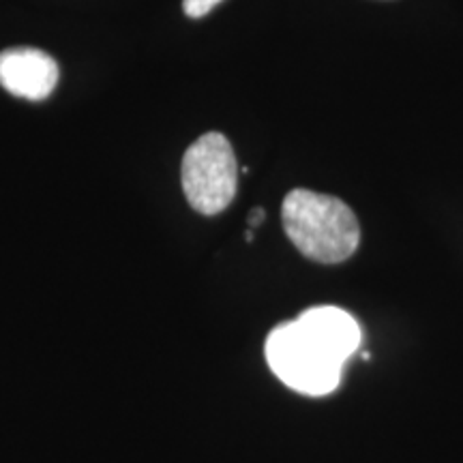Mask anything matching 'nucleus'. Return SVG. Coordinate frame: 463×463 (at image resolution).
I'll return each mask as SVG.
<instances>
[{"mask_svg":"<svg viewBox=\"0 0 463 463\" xmlns=\"http://www.w3.org/2000/svg\"><path fill=\"white\" fill-rule=\"evenodd\" d=\"M361 345V326L333 305L311 307L266 337V361L289 389L309 397L333 392L344 364Z\"/></svg>","mask_w":463,"mask_h":463,"instance_id":"f257e3e1","label":"nucleus"},{"mask_svg":"<svg viewBox=\"0 0 463 463\" xmlns=\"http://www.w3.org/2000/svg\"><path fill=\"white\" fill-rule=\"evenodd\" d=\"M281 222L292 245L314 262H345L361 245L356 215L333 195L309 189L289 191L281 206Z\"/></svg>","mask_w":463,"mask_h":463,"instance_id":"f03ea898","label":"nucleus"},{"mask_svg":"<svg viewBox=\"0 0 463 463\" xmlns=\"http://www.w3.org/2000/svg\"><path fill=\"white\" fill-rule=\"evenodd\" d=\"M181 183L191 208L200 215H219L232 204L239 184V165L223 133H204L191 144L181 164Z\"/></svg>","mask_w":463,"mask_h":463,"instance_id":"7ed1b4c3","label":"nucleus"},{"mask_svg":"<svg viewBox=\"0 0 463 463\" xmlns=\"http://www.w3.org/2000/svg\"><path fill=\"white\" fill-rule=\"evenodd\" d=\"M58 84V65L37 48H9L0 52V86L28 101H43Z\"/></svg>","mask_w":463,"mask_h":463,"instance_id":"20e7f679","label":"nucleus"},{"mask_svg":"<svg viewBox=\"0 0 463 463\" xmlns=\"http://www.w3.org/2000/svg\"><path fill=\"white\" fill-rule=\"evenodd\" d=\"M219 3H223V0H183V9L189 17H202L211 9H215Z\"/></svg>","mask_w":463,"mask_h":463,"instance_id":"39448f33","label":"nucleus"},{"mask_svg":"<svg viewBox=\"0 0 463 463\" xmlns=\"http://www.w3.org/2000/svg\"><path fill=\"white\" fill-rule=\"evenodd\" d=\"M262 222H264V208H253V211L249 213V228L256 230L262 225Z\"/></svg>","mask_w":463,"mask_h":463,"instance_id":"423d86ee","label":"nucleus"}]
</instances>
